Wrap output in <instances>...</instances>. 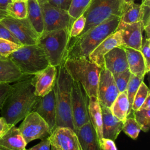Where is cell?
I'll return each mask as SVG.
<instances>
[{
  "label": "cell",
  "mask_w": 150,
  "mask_h": 150,
  "mask_svg": "<svg viewBox=\"0 0 150 150\" xmlns=\"http://www.w3.org/2000/svg\"><path fill=\"white\" fill-rule=\"evenodd\" d=\"M35 94L33 76H29L11 86L1 110V117L10 125H16L33 111L39 99Z\"/></svg>",
  "instance_id": "1"
},
{
  "label": "cell",
  "mask_w": 150,
  "mask_h": 150,
  "mask_svg": "<svg viewBox=\"0 0 150 150\" xmlns=\"http://www.w3.org/2000/svg\"><path fill=\"white\" fill-rule=\"evenodd\" d=\"M120 21V17L112 16L84 34L74 38L73 42H69L66 58H88L100 43L117 30Z\"/></svg>",
  "instance_id": "2"
},
{
  "label": "cell",
  "mask_w": 150,
  "mask_h": 150,
  "mask_svg": "<svg viewBox=\"0 0 150 150\" xmlns=\"http://www.w3.org/2000/svg\"><path fill=\"white\" fill-rule=\"evenodd\" d=\"M57 67L53 87L56 108V127H66L74 130L71 110L73 79L65 68L64 61Z\"/></svg>",
  "instance_id": "3"
},
{
  "label": "cell",
  "mask_w": 150,
  "mask_h": 150,
  "mask_svg": "<svg viewBox=\"0 0 150 150\" xmlns=\"http://www.w3.org/2000/svg\"><path fill=\"white\" fill-rule=\"evenodd\" d=\"M64 64L73 80L80 83L88 97H97L101 68L85 57H68Z\"/></svg>",
  "instance_id": "4"
},
{
  "label": "cell",
  "mask_w": 150,
  "mask_h": 150,
  "mask_svg": "<svg viewBox=\"0 0 150 150\" xmlns=\"http://www.w3.org/2000/svg\"><path fill=\"white\" fill-rule=\"evenodd\" d=\"M8 58L23 74L27 76H34L50 64L43 49L37 44L22 46Z\"/></svg>",
  "instance_id": "5"
},
{
  "label": "cell",
  "mask_w": 150,
  "mask_h": 150,
  "mask_svg": "<svg viewBox=\"0 0 150 150\" xmlns=\"http://www.w3.org/2000/svg\"><path fill=\"white\" fill-rule=\"evenodd\" d=\"M70 39L69 29H59L42 33L37 45L43 49L49 64L57 67L65 60Z\"/></svg>",
  "instance_id": "6"
},
{
  "label": "cell",
  "mask_w": 150,
  "mask_h": 150,
  "mask_svg": "<svg viewBox=\"0 0 150 150\" xmlns=\"http://www.w3.org/2000/svg\"><path fill=\"white\" fill-rule=\"evenodd\" d=\"M124 11V0H92L82 13L86 25L80 35L112 16L121 17Z\"/></svg>",
  "instance_id": "7"
},
{
  "label": "cell",
  "mask_w": 150,
  "mask_h": 150,
  "mask_svg": "<svg viewBox=\"0 0 150 150\" xmlns=\"http://www.w3.org/2000/svg\"><path fill=\"white\" fill-rule=\"evenodd\" d=\"M89 97L79 82L73 80L71 90V110L74 130L90 121Z\"/></svg>",
  "instance_id": "8"
},
{
  "label": "cell",
  "mask_w": 150,
  "mask_h": 150,
  "mask_svg": "<svg viewBox=\"0 0 150 150\" xmlns=\"http://www.w3.org/2000/svg\"><path fill=\"white\" fill-rule=\"evenodd\" d=\"M40 5L43 15V33L63 29H70L74 20L67 11L53 6L47 2Z\"/></svg>",
  "instance_id": "9"
},
{
  "label": "cell",
  "mask_w": 150,
  "mask_h": 150,
  "mask_svg": "<svg viewBox=\"0 0 150 150\" xmlns=\"http://www.w3.org/2000/svg\"><path fill=\"white\" fill-rule=\"evenodd\" d=\"M18 129L26 144L35 139H43L51 134L47 124L35 111H32L23 119Z\"/></svg>",
  "instance_id": "10"
},
{
  "label": "cell",
  "mask_w": 150,
  "mask_h": 150,
  "mask_svg": "<svg viewBox=\"0 0 150 150\" xmlns=\"http://www.w3.org/2000/svg\"><path fill=\"white\" fill-rule=\"evenodd\" d=\"M0 22L11 32L22 46L37 44L39 35L34 30L28 18L19 19L7 15Z\"/></svg>",
  "instance_id": "11"
},
{
  "label": "cell",
  "mask_w": 150,
  "mask_h": 150,
  "mask_svg": "<svg viewBox=\"0 0 150 150\" xmlns=\"http://www.w3.org/2000/svg\"><path fill=\"white\" fill-rule=\"evenodd\" d=\"M119 93L112 74L105 67L102 68L97 90V97L100 105L110 108Z\"/></svg>",
  "instance_id": "12"
},
{
  "label": "cell",
  "mask_w": 150,
  "mask_h": 150,
  "mask_svg": "<svg viewBox=\"0 0 150 150\" xmlns=\"http://www.w3.org/2000/svg\"><path fill=\"white\" fill-rule=\"evenodd\" d=\"M51 144L59 150H81L74 131L69 127H56L50 135Z\"/></svg>",
  "instance_id": "13"
},
{
  "label": "cell",
  "mask_w": 150,
  "mask_h": 150,
  "mask_svg": "<svg viewBox=\"0 0 150 150\" xmlns=\"http://www.w3.org/2000/svg\"><path fill=\"white\" fill-rule=\"evenodd\" d=\"M117 30L121 35L123 46L137 50H141L144 25L142 21L132 23H126L120 21Z\"/></svg>",
  "instance_id": "14"
},
{
  "label": "cell",
  "mask_w": 150,
  "mask_h": 150,
  "mask_svg": "<svg viewBox=\"0 0 150 150\" xmlns=\"http://www.w3.org/2000/svg\"><path fill=\"white\" fill-rule=\"evenodd\" d=\"M33 111L37 112L45 121L52 133L56 127V108L53 88L46 95L39 98Z\"/></svg>",
  "instance_id": "15"
},
{
  "label": "cell",
  "mask_w": 150,
  "mask_h": 150,
  "mask_svg": "<svg viewBox=\"0 0 150 150\" xmlns=\"http://www.w3.org/2000/svg\"><path fill=\"white\" fill-rule=\"evenodd\" d=\"M122 46V40L120 32L119 30H116L91 52L88 59L90 62L102 69L104 67V55L113 48Z\"/></svg>",
  "instance_id": "16"
},
{
  "label": "cell",
  "mask_w": 150,
  "mask_h": 150,
  "mask_svg": "<svg viewBox=\"0 0 150 150\" xmlns=\"http://www.w3.org/2000/svg\"><path fill=\"white\" fill-rule=\"evenodd\" d=\"M57 71V67L49 64L43 70L33 76L35 94L38 97H43L53 90Z\"/></svg>",
  "instance_id": "17"
},
{
  "label": "cell",
  "mask_w": 150,
  "mask_h": 150,
  "mask_svg": "<svg viewBox=\"0 0 150 150\" xmlns=\"http://www.w3.org/2000/svg\"><path fill=\"white\" fill-rule=\"evenodd\" d=\"M104 67L112 74L128 70L127 56L123 46L115 47L104 56Z\"/></svg>",
  "instance_id": "18"
},
{
  "label": "cell",
  "mask_w": 150,
  "mask_h": 150,
  "mask_svg": "<svg viewBox=\"0 0 150 150\" xmlns=\"http://www.w3.org/2000/svg\"><path fill=\"white\" fill-rule=\"evenodd\" d=\"M100 106L102 114L103 138L114 141L122 131L124 122L112 114L110 108Z\"/></svg>",
  "instance_id": "19"
},
{
  "label": "cell",
  "mask_w": 150,
  "mask_h": 150,
  "mask_svg": "<svg viewBox=\"0 0 150 150\" xmlns=\"http://www.w3.org/2000/svg\"><path fill=\"white\" fill-rule=\"evenodd\" d=\"M26 145L15 125H11L0 134V150H25Z\"/></svg>",
  "instance_id": "20"
},
{
  "label": "cell",
  "mask_w": 150,
  "mask_h": 150,
  "mask_svg": "<svg viewBox=\"0 0 150 150\" xmlns=\"http://www.w3.org/2000/svg\"><path fill=\"white\" fill-rule=\"evenodd\" d=\"M74 131L81 150H101L99 139L90 121Z\"/></svg>",
  "instance_id": "21"
},
{
  "label": "cell",
  "mask_w": 150,
  "mask_h": 150,
  "mask_svg": "<svg viewBox=\"0 0 150 150\" xmlns=\"http://www.w3.org/2000/svg\"><path fill=\"white\" fill-rule=\"evenodd\" d=\"M123 47L126 53L130 72L139 78H144L146 73V64L141 51L128 47Z\"/></svg>",
  "instance_id": "22"
},
{
  "label": "cell",
  "mask_w": 150,
  "mask_h": 150,
  "mask_svg": "<svg viewBox=\"0 0 150 150\" xmlns=\"http://www.w3.org/2000/svg\"><path fill=\"white\" fill-rule=\"evenodd\" d=\"M28 76L23 74L8 57L0 60V83L16 82Z\"/></svg>",
  "instance_id": "23"
},
{
  "label": "cell",
  "mask_w": 150,
  "mask_h": 150,
  "mask_svg": "<svg viewBox=\"0 0 150 150\" xmlns=\"http://www.w3.org/2000/svg\"><path fill=\"white\" fill-rule=\"evenodd\" d=\"M88 114L90 121L100 141L103 138L102 114L101 106L97 97H89Z\"/></svg>",
  "instance_id": "24"
},
{
  "label": "cell",
  "mask_w": 150,
  "mask_h": 150,
  "mask_svg": "<svg viewBox=\"0 0 150 150\" xmlns=\"http://www.w3.org/2000/svg\"><path fill=\"white\" fill-rule=\"evenodd\" d=\"M28 19L34 30L40 36L43 32V15L40 5L36 0H27Z\"/></svg>",
  "instance_id": "25"
},
{
  "label": "cell",
  "mask_w": 150,
  "mask_h": 150,
  "mask_svg": "<svg viewBox=\"0 0 150 150\" xmlns=\"http://www.w3.org/2000/svg\"><path fill=\"white\" fill-rule=\"evenodd\" d=\"M112 114L123 122L131 112L126 90L120 93L110 108Z\"/></svg>",
  "instance_id": "26"
},
{
  "label": "cell",
  "mask_w": 150,
  "mask_h": 150,
  "mask_svg": "<svg viewBox=\"0 0 150 150\" xmlns=\"http://www.w3.org/2000/svg\"><path fill=\"white\" fill-rule=\"evenodd\" d=\"M120 21L126 23H132L142 21L141 4L133 2L127 6L120 17Z\"/></svg>",
  "instance_id": "27"
},
{
  "label": "cell",
  "mask_w": 150,
  "mask_h": 150,
  "mask_svg": "<svg viewBox=\"0 0 150 150\" xmlns=\"http://www.w3.org/2000/svg\"><path fill=\"white\" fill-rule=\"evenodd\" d=\"M6 11L8 15L16 19H25L28 16L27 1H12L8 5Z\"/></svg>",
  "instance_id": "28"
},
{
  "label": "cell",
  "mask_w": 150,
  "mask_h": 150,
  "mask_svg": "<svg viewBox=\"0 0 150 150\" xmlns=\"http://www.w3.org/2000/svg\"><path fill=\"white\" fill-rule=\"evenodd\" d=\"M134 118L144 132H148L150 126V108L140 107L134 111Z\"/></svg>",
  "instance_id": "29"
},
{
  "label": "cell",
  "mask_w": 150,
  "mask_h": 150,
  "mask_svg": "<svg viewBox=\"0 0 150 150\" xmlns=\"http://www.w3.org/2000/svg\"><path fill=\"white\" fill-rule=\"evenodd\" d=\"M122 130L132 139H136L139 134L141 127L133 117H127L123 123Z\"/></svg>",
  "instance_id": "30"
},
{
  "label": "cell",
  "mask_w": 150,
  "mask_h": 150,
  "mask_svg": "<svg viewBox=\"0 0 150 150\" xmlns=\"http://www.w3.org/2000/svg\"><path fill=\"white\" fill-rule=\"evenodd\" d=\"M144 78H139L133 74H131L130 78L127 87L126 91L127 93V96L129 103V109L131 112V107L133 103L134 97L141 84L143 81Z\"/></svg>",
  "instance_id": "31"
},
{
  "label": "cell",
  "mask_w": 150,
  "mask_h": 150,
  "mask_svg": "<svg viewBox=\"0 0 150 150\" xmlns=\"http://www.w3.org/2000/svg\"><path fill=\"white\" fill-rule=\"evenodd\" d=\"M149 94H150V92L148 87L142 81L134 97L131 110L133 111L138 110L141 107L144 102L145 101L148 95Z\"/></svg>",
  "instance_id": "32"
},
{
  "label": "cell",
  "mask_w": 150,
  "mask_h": 150,
  "mask_svg": "<svg viewBox=\"0 0 150 150\" xmlns=\"http://www.w3.org/2000/svg\"><path fill=\"white\" fill-rule=\"evenodd\" d=\"M92 0H73L68 12L74 21L86 9Z\"/></svg>",
  "instance_id": "33"
},
{
  "label": "cell",
  "mask_w": 150,
  "mask_h": 150,
  "mask_svg": "<svg viewBox=\"0 0 150 150\" xmlns=\"http://www.w3.org/2000/svg\"><path fill=\"white\" fill-rule=\"evenodd\" d=\"M131 73L128 70L122 73L112 74L114 79L120 93L126 90Z\"/></svg>",
  "instance_id": "34"
},
{
  "label": "cell",
  "mask_w": 150,
  "mask_h": 150,
  "mask_svg": "<svg viewBox=\"0 0 150 150\" xmlns=\"http://www.w3.org/2000/svg\"><path fill=\"white\" fill-rule=\"evenodd\" d=\"M22 46L8 40L0 39V55L4 57L8 56Z\"/></svg>",
  "instance_id": "35"
},
{
  "label": "cell",
  "mask_w": 150,
  "mask_h": 150,
  "mask_svg": "<svg viewBox=\"0 0 150 150\" xmlns=\"http://www.w3.org/2000/svg\"><path fill=\"white\" fill-rule=\"evenodd\" d=\"M86 25V18L81 14L77 17L71 24L70 29V37L74 38L79 36L83 32Z\"/></svg>",
  "instance_id": "36"
},
{
  "label": "cell",
  "mask_w": 150,
  "mask_h": 150,
  "mask_svg": "<svg viewBox=\"0 0 150 150\" xmlns=\"http://www.w3.org/2000/svg\"><path fill=\"white\" fill-rule=\"evenodd\" d=\"M145 62L146 73L150 70V40L145 37L142 38V45L140 50Z\"/></svg>",
  "instance_id": "37"
},
{
  "label": "cell",
  "mask_w": 150,
  "mask_h": 150,
  "mask_svg": "<svg viewBox=\"0 0 150 150\" xmlns=\"http://www.w3.org/2000/svg\"><path fill=\"white\" fill-rule=\"evenodd\" d=\"M142 22L144 27L150 25V0H146L141 4Z\"/></svg>",
  "instance_id": "38"
},
{
  "label": "cell",
  "mask_w": 150,
  "mask_h": 150,
  "mask_svg": "<svg viewBox=\"0 0 150 150\" xmlns=\"http://www.w3.org/2000/svg\"><path fill=\"white\" fill-rule=\"evenodd\" d=\"M0 39L9 40L18 45L22 46L11 32L0 22Z\"/></svg>",
  "instance_id": "39"
},
{
  "label": "cell",
  "mask_w": 150,
  "mask_h": 150,
  "mask_svg": "<svg viewBox=\"0 0 150 150\" xmlns=\"http://www.w3.org/2000/svg\"><path fill=\"white\" fill-rule=\"evenodd\" d=\"M73 0H47V2L53 6L69 11Z\"/></svg>",
  "instance_id": "40"
},
{
  "label": "cell",
  "mask_w": 150,
  "mask_h": 150,
  "mask_svg": "<svg viewBox=\"0 0 150 150\" xmlns=\"http://www.w3.org/2000/svg\"><path fill=\"white\" fill-rule=\"evenodd\" d=\"M11 87V86L9 83H0V111L10 91Z\"/></svg>",
  "instance_id": "41"
},
{
  "label": "cell",
  "mask_w": 150,
  "mask_h": 150,
  "mask_svg": "<svg viewBox=\"0 0 150 150\" xmlns=\"http://www.w3.org/2000/svg\"><path fill=\"white\" fill-rule=\"evenodd\" d=\"M27 150H51V141L50 136L42 139L41 142H40L39 144Z\"/></svg>",
  "instance_id": "42"
},
{
  "label": "cell",
  "mask_w": 150,
  "mask_h": 150,
  "mask_svg": "<svg viewBox=\"0 0 150 150\" xmlns=\"http://www.w3.org/2000/svg\"><path fill=\"white\" fill-rule=\"evenodd\" d=\"M99 142L101 150H117L114 141L111 139L103 138Z\"/></svg>",
  "instance_id": "43"
},
{
  "label": "cell",
  "mask_w": 150,
  "mask_h": 150,
  "mask_svg": "<svg viewBox=\"0 0 150 150\" xmlns=\"http://www.w3.org/2000/svg\"><path fill=\"white\" fill-rule=\"evenodd\" d=\"M11 125H9L5 120L2 117H0V134L8 129Z\"/></svg>",
  "instance_id": "44"
},
{
  "label": "cell",
  "mask_w": 150,
  "mask_h": 150,
  "mask_svg": "<svg viewBox=\"0 0 150 150\" xmlns=\"http://www.w3.org/2000/svg\"><path fill=\"white\" fill-rule=\"evenodd\" d=\"M12 1V0H0V9L6 11L8 5Z\"/></svg>",
  "instance_id": "45"
},
{
  "label": "cell",
  "mask_w": 150,
  "mask_h": 150,
  "mask_svg": "<svg viewBox=\"0 0 150 150\" xmlns=\"http://www.w3.org/2000/svg\"><path fill=\"white\" fill-rule=\"evenodd\" d=\"M144 30L146 33V38L148 39L150 38V25L144 27Z\"/></svg>",
  "instance_id": "46"
},
{
  "label": "cell",
  "mask_w": 150,
  "mask_h": 150,
  "mask_svg": "<svg viewBox=\"0 0 150 150\" xmlns=\"http://www.w3.org/2000/svg\"><path fill=\"white\" fill-rule=\"evenodd\" d=\"M135 0H124V9H125V8L129 5L131 4L134 2Z\"/></svg>",
  "instance_id": "47"
},
{
  "label": "cell",
  "mask_w": 150,
  "mask_h": 150,
  "mask_svg": "<svg viewBox=\"0 0 150 150\" xmlns=\"http://www.w3.org/2000/svg\"><path fill=\"white\" fill-rule=\"evenodd\" d=\"M8 15L6 11H3V10H1L0 9V21L4 18L5 16H6Z\"/></svg>",
  "instance_id": "48"
},
{
  "label": "cell",
  "mask_w": 150,
  "mask_h": 150,
  "mask_svg": "<svg viewBox=\"0 0 150 150\" xmlns=\"http://www.w3.org/2000/svg\"><path fill=\"white\" fill-rule=\"evenodd\" d=\"M36 1L38 2V3L39 4V5H41V4H42L43 3L47 2V0H36Z\"/></svg>",
  "instance_id": "49"
},
{
  "label": "cell",
  "mask_w": 150,
  "mask_h": 150,
  "mask_svg": "<svg viewBox=\"0 0 150 150\" xmlns=\"http://www.w3.org/2000/svg\"><path fill=\"white\" fill-rule=\"evenodd\" d=\"M51 150H59L57 148H56L55 146L51 144Z\"/></svg>",
  "instance_id": "50"
},
{
  "label": "cell",
  "mask_w": 150,
  "mask_h": 150,
  "mask_svg": "<svg viewBox=\"0 0 150 150\" xmlns=\"http://www.w3.org/2000/svg\"><path fill=\"white\" fill-rule=\"evenodd\" d=\"M5 58H6V57H2V56H1L0 55V60H1V59H5Z\"/></svg>",
  "instance_id": "51"
},
{
  "label": "cell",
  "mask_w": 150,
  "mask_h": 150,
  "mask_svg": "<svg viewBox=\"0 0 150 150\" xmlns=\"http://www.w3.org/2000/svg\"><path fill=\"white\" fill-rule=\"evenodd\" d=\"M141 1H142V2H144L145 1H146V0H141Z\"/></svg>",
  "instance_id": "52"
},
{
  "label": "cell",
  "mask_w": 150,
  "mask_h": 150,
  "mask_svg": "<svg viewBox=\"0 0 150 150\" xmlns=\"http://www.w3.org/2000/svg\"><path fill=\"white\" fill-rule=\"evenodd\" d=\"M13 1V0H12ZM16 1H27V0H16Z\"/></svg>",
  "instance_id": "53"
}]
</instances>
